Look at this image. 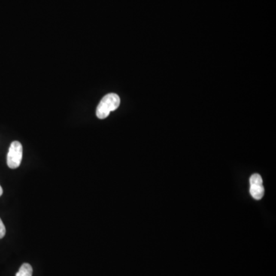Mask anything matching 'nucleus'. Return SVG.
<instances>
[{
    "instance_id": "1",
    "label": "nucleus",
    "mask_w": 276,
    "mask_h": 276,
    "mask_svg": "<svg viewBox=\"0 0 276 276\" xmlns=\"http://www.w3.org/2000/svg\"><path fill=\"white\" fill-rule=\"evenodd\" d=\"M120 103V98L116 94L110 93L105 95L97 107V117L99 119H104L108 117L111 111H114L119 107Z\"/></svg>"
},
{
    "instance_id": "2",
    "label": "nucleus",
    "mask_w": 276,
    "mask_h": 276,
    "mask_svg": "<svg viewBox=\"0 0 276 276\" xmlns=\"http://www.w3.org/2000/svg\"><path fill=\"white\" fill-rule=\"evenodd\" d=\"M23 148L19 141H13L10 144L7 154V165L11 169H16L22 162Z\"/></svg>"
},
{
    "instance_id": "3",
    "label": "nucleus",
    "mask_w": 276,
    "mask_h": 276,
    "mask_svg": "<svg viewBox=\"0 0 276 276\" xmlns=\"http://www.w3.org/2000/svg\"><path fill=\"white\" fill-rule=\"evenodd\" d=\"M250 193L256 201L262 199L265 189H264L263 181L259 174H255L250 177Z\"/></svg>"
},
{
    "instance_id": "4",
    "label": "nucleus",
    "mask_w": 276,
    "mask_h": 276,
    "mask_svg": "<svg viewBox=\"0 0 276 276\" xmlns=\"http://www.w3.org/2000/svg\"><path fill=\"white\" fill-rule=\"evenodd\" d=\"M32 272L33 270L30 264L24 263L16 273V276H32Z\"/></svg>"
},
{
    "instance_id": "5",
    "label": "nucleus",
    "mask_w": 276,
    "mask_h": 276,
    "mask_svg": "<svg viewBox=\"0 0 276 276\" xmlns=\"http://www.w3.org/2000/svg\"><path fill=\"white\" fill-rule=\"evenodd\" d=\"M6 235V227L2 219H0V239L4 238Z\"/></svg>"
},
{
    "instance_id": "6",
    "label": "nucleus",
    "mask_w": 276,
    "mask_h": 276,
    "mask_svg": "<svg viewBox=\"0 0 276 276\" xmlns=\"http://www.w3.org/2000/svg\"><path fill=\"white\" fill-rule=\"evenodd\" d=\"M4 193V190H3L2 186H0V196H2Z\"/></svg>"
}]
</instances>
